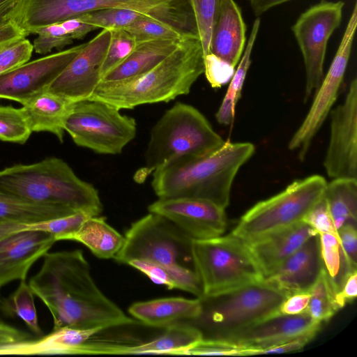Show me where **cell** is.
<instances>
[{"label":"cell","mask_w":357,"mask_h":357,"mask_svg":"<svg viewBox=\"0 0 357 357\" xmlns=\"http://www.w3.org/2000/svg\"><path fill=\"white\" fill-rule=\"evenodd\" d=\"M43 257L29 284L51 313L53 329L105 330L135 322L96 285L82 250L48 252Z\"/></svg>","instance_id":"6da1fadb"},{"label":"cell","mask_w":357,"mask_h":357,"mask_svg":"<svg viewBox=\"0 0 357 357\" xmlns=\"http://www.w3.org/2000/svg\"><path fill=\"white\" fill-rule=\"evenodd\" d=\"M204 73L201 40L198 35H190L150 70L124 80L100 82L89 99L105 102L119 109L167 102L188 94Z\"/></svg>","instance_id":"7a4b0ae2"},{"label":"cell","mask_w":357,"mask_h":357,"mask_svg":"<svg viewBox=\"0 0 357 357\" xmlns=\"http://www.w3.org/2000/svg\"><path fill=\"white\" fill-rule=\"evenodd\" d=\"M255 152L250 142H225L207 155L180 160L154 172L152 188L159 199H200L225 209L238 172Z\"/></svg>","instance_id":"3957f363"},{"label":"cell","mask_w":357,"mask_h":357,"mask_svg":"<svg viewBox=\"0 0 357 357\" xmlns=\"http://www.w3.org/2000/svg\"><path fill=\"white\" fill-rule=\"evenodd\" d=\"M0 192L33 203L86 211L93 216L102 211L98 190L57 158L0 170Z\"/></svg>","instance_id":"277c9868"},{"label":"cell","mask_w":357,"mask_h":357,"mask_svg":"<svg viewBox=\"0 0 357 357\" xmlns=\"http://www.w3.org/2000/svg\"><path fill=\"white\" fill-rule=\"evenodd\" d=\"M225 142L197 109L177 102L152 128L145 165L136 172L134 179L142 183L154 172L180 160L207 155Z\"/></svg>","instance_id":"5b68a950"},{"label":"cell","mask_w":357,"mask_h":357,"mask_svg":"<svg viewBox=\"0 0 357 357\" xmlns=\"http://www.w3.org/2000/svg\"><path fill=\"white\" fill-rule=\"evenodd\" d=\"M107 8L146 13L188 34H197L190 0H21L13 22L29 35L47 25Z\"/></svg>","instance_id":"8992f818"},{"label":"cell","mask_w":357,"mask_h":357,"mask_svg":"<svg viewBox=\"0 0 357 357\" xmlns=\"http://www.w3.org/2000/svg\"><path fill=\"white\" fill-rule=\"evenodd\" d=\"M287 292L265 281L248 284L218 295L199 298L202 313L188 321L205 339H224L280 313Z\"/></svg>","instance_id":"52a82bcc"},{"label":"cell","mask_w":357,"mask_h":357,"mask_svg":"<svg viewBox=\"0 0 357 357\" xmlns=\"http://www.w3.org/2000/svg\"><path fill=\"white\" fill-rule=\"evenodd\" d=\"M191 255L202 284V297L264 280L248 244L231 234L192 240Z\"/></svg>","instance_id":"ba28073f"},{"label":"cell","mask_w":357,"mask_h":357,"mask_svg":"<svg viewBox=\"0 0 357 357\" xmlns=\"http://www.w3.org/2000/svg\"><path fill=\"white\" fill-rule=\"evenodd\" d=\"M326 185V179L317 174L293 181L282 191L252 206L231 234L250 243L303 221L324 197Z\"/></svg>","instance_id":"9c48e42d"},{"label":"cell","mask_w":357,"mask_h":357,"mask_svg":"<svg viewBox=\"0 0 357 357\" xmlns=\"http://www.w3.org/2000/svg\"><path fill=\"white\" fill-rule=\"evenodd\" d=\"M64 130L79 146L116 155L135 137L137 123L110 104L87 99L74 102Z\"/></svg>","instance_id":"30bf717a"},{"label":"cell","mask_w":357,"mask_h":357,"mask_svg":"<svg viewBox=\"0 0 357 357\" xmlns=\"http://www.w3.org/2000/svg\"><path fill=\"white\" fill-rule=\"evenodd\" d=\"M124 238L121 249L114 258L119 263L128 264L137 259L195 269L191 255L192 239L160 215L149 212L131 225Z\"/></svg>","instance_id":"8fae6325"},{"label":"cell","mask_w":357,"mask_h":357,"mask_svg":"<svg viewBox=\"0 0 357 357\" xmlns=\"http://www.w3.org/2000/svg\"><path fill=\"white\" fill-rule=\"evenodd\" d=\"M344 6L342 1L321 0L301 13L291 26L304 61V102L309 100L323 79L328 41L341 24Z\"/></svg>","instance_id":"7c38bea8"},{"label":"cell","mask_w":357,"mask_h":357,"mask_svg":"<svg viewBox=\"0 0 357 357\" xmlns=\"http://www.w3.org/2000/svg\"><path fill=\"white\" fill-rule=\"evenodd\" d=\"M357 26V3L342 36L330 68L319 87L306 116L289 140L288 148L297 151L298 158L305 160L317 133L335 102L349 60Z\"/></svg>","instance_id":"4fadbf2b"},{"label":"cell","mask_w":357,"mask_h":357,"mask_svg":"<svg viewBox=\"0 0 357 357\" xmlns=\"http://www.w3.org/2000/svg\"><path fill=\"white\" fill-rule=\"evenodd\" d=\"M331 128L324 160L331 178L357 179V79L349 84L343 102L330 112Z\"/></svg>","instance_id":"5bb4252c"},{"label":"cell","mask_w":357,"mask_h":357,"mask_svg":"<svg viewBox=\"0 0 357 357\" xmlns=\"http://www.w3.org/2000/svg\"><path fill=\"white\" fill-rule=\"evenodd\" d=\"M85 43L43 56L0 75V98L24 105L47 91Z\"/></svg>","instance_id":"9a60e30c"},{"label":"cell","mask_w":357,"mask_h":357,"mask_svg":"<svg viewBox=\"0 0 357 357\" xmlns=\"http://www.w3.org/2000/svg\"><path fill=\"white\" fill-rule=\"evenodd\" d=\"M110 31L102 29L52 82L47 91L73 102L89 99L101 81V68L110 41Z\"/></svg>","instance_id":"2e32d148"},{"label":"cell","mask_w":357,"mask_h":357,"mask_svg":"<svg viewBox=\"0 0 357 357\" xmlns=\"http://www.w3.org/2000/svg\"><path fill=\"white\" fill-rule=\"evenodd\" d=\"M148 210L171 221L192 240L221 236L227 228L225 209L204 199H158Z\"/></svg>","instance_id":"e0dca14e"},{"label":"cell","mask_w":357,"mask_h":357,"mask_svg":"<svg viewBox=\"0 0 357 357\" xmlns=\"http://www.w3.org/2000/svg\"><path fill=\"white\" fill-rule=\"evenodd\" d=\"M321 325L305 312L292 315L278 313L221 340L241 344L250 350L249 355H255L259 350L301 337H315Z\"/></svg>","instance_id":"ac0fdd59"},{"label":"cell","mask_w":357,"mask_h":357,"mask_svg":"<svg viewBox=\"0 0 357 357\" xmlns=\"http://www.w3.org/2000/svg\"><path fill=\"white\" fill-rule=\"evenodd\" d=\"M43 231H22L0 240V288L15 280H26L33 264L56 242Z\"/></svg>","instance_id":"d6986e66"},{"label":"cell","mask_w":357,"mask_h":357,"mask_svg":"<svg viewBox=\"0 0 357 357\" xmlns=\"http://www.w3.org/2000/svg\"><path fill=\"white\" fill-rule=\"evenodd\" d=\"M319 234L310 237L264 281L292 294L310 291L322 269Z\"/></svg>","instance_id":"ffe728a7"},{"label":"cell","mask_w":357,"mask_h":357,"mask_svg":"<svg viewBox=\"0 0 357 357\" xmlns=\"http://www.w3.org/2000/svg\"><path fill=\"white\" fill-rule=\"evenodd\" d=\"M245 31L246 26L237 3L234 0H220L208 54L235 70L245 49Z\"/></svg>","instance_id":"44dd1931"},{"label":"cell","mask_w":357,"mask_h":357,"mask_svg":"<svg viewBox=\"0 0 357 357\" xmlns=\"http://www.w3.org/2000/svg\"><path fill=\"white\" fill-rule=\"evenodd\" d=\"M316 234L310 225L301 221L246 243L264 279Z\"/></svg>","instance_id":"7402d4cb"},{"label":"cell","mask_w":357,"mask_h":357,"mask_svg":"<svg viewBox=\"0 0 357 357\" xmlns=\"http://www.w3.org/2000/svg\"><path fill=\"white\" fill-rule=\"evenodd\" d=\"M103 330L68 327L53 329L36 340L27 339L0 346V356L78 354L82 344Z\"/></svg>","instance_id":"603a6c76"},{"label":"cell","mask_w":357,"mask_h":357,"mask_svg":"<svg viewBox=\"0 0 357 357\" xmlns=\"http://www.w3.org/2000/svg\"><path fill=\"white\" fill-rule=\"evenodd\" d=\"M202 310L199 298L169 297L135 303L128 312L146 326L166 327L176 322L194 320L199 317Z\"/></svg>","instance_id":"cb8c5ba5"},{"label":"cell","mask_w":357,"mask_h":357,"mask_svg":"<svg viewBox=\"0 0 357 357\" xmlns=\"http://www.w3.org/2000/svg\"><path fill=\"white\" fill-rule=\"evenodd\" d=\"M73 102L49 91L35 96L21 110L31 132H49L63 140L64 125Z\"/></svg>","instance_id":"d4e9b609"},{"label":"cell","mask_w":357,"mask_h":357,"mask_svg":"<svg viewBox=\"0 0 357 357\" xmlns=\"http://www.w3.org/2000/svg\"><path fill=\"white\" fill-rule=\"evenodd\" d=\"M181 40H155L137 43L130 56L105 75L100 82L124 80L146 73L167 58Z\"/></svg>","instance_id":"484cf974"},{"label":"cell","mask_w":357,"mask_h":357,"mask_svg":"<svg viewBox=\"0 0 357 357\" xmlns=\"http://www.w3.org/2000/svg\"><path fill=\"white\" fill-rule=\"evenodd\" d=\"M63 240L82 243L98 258L114 259L121 249L125 238L104 218L97 215L86 218L77 231L63 236Z\"/></svg>","instance_id":"4316f807"},{"label":"cell","mask_w":357,"mask_h":357,"mask_svg":"<svg viewBox=\"0 0 357 357\" xmlns=\"http://www.w3.org/2000/svg\"><path fill=\"white\" fill-rule=\"evenodd\" d=\"M202 338V332L196 326L178 321L167 326L164 333L156 338L131 345L128 354L185 355L189 348Z\"/></svg>","instance_id":"83f0119b"},{"label":"cell","mask_w":357,"mask_h":357,"mask_svg":"<svg viewBox=\"0 0 357 357\" xmlns=\"http://www.w3.org/2000/svg\"><path fill=\"white\" fill-rule=\"evenodd\" d=\"M76 212L68 207L33 203L0 192V223L37 222Z\"/></svg>","instance_id":"f1b7e54d"},{"label":"cell","mask_w":357,"mask_h":357,"mask_svg":"<svg viewBox=\"0 0 357 357\" xmlns=\"http://www.w3.org/2000/svg\"><path fill=\"white\" fill-rule=\"evenodd\" d=\"M130 266L146 275L153 282L169 289H177L202 296V288L195 269L181 265L160 266L143 260H132Z\"/></svg>","instance_id":"f546056e"},{"label":"cell","mask_w":357,"mask_h":357,"mask_svg":"<svg viewBox=\"0 0 357 357\" xmlns=\"http://www.w3.org/2000/svg\"><path fill=\"white\" fill-rule=\"evenodd\" d=\"M96 29L79 17L54 23L36 31L38 36L33 43V50L40 54L49 53L54 48L61 50L72 44L73 40H82Z\"/></svg>","instance_id":"4dcf8cb0"},{"label":"cell","mask_w":357,"mask_h":357,"mask_svg":"<svg viewBox=\"0 0 357 357\" xmlns=\"http://www.w3.org/2000/svg\"><path fill=\"white\" fill-rule=\"evenodd\" d=\"M324 197L337 230L347 222L356 224L357 179L333 178L327 183Z\"/></svg>","instance_id":"1f68e13d"},{"label":"cell","mask_w":357,"mask_h":357,"mask_svg":"<svg viewBox=\"0 0 357 357\" xmlns=\"http://www.w3.org/2000/svg\"><path fill=\"white\" fill-rule=\"evenodd\" d=\"M259 26L260 19L257 17L254 21L242 56L236 69L234 70V75L230 79L229 87L215 114L216 120L220 124L228 126L234 121L236 107L241 98L243 84L251 64L252 51L257 39Z\"/></svg>","instance_id":"d6a6232c"},{"label":"cell","mask_w":357,"mask_h":357,"mask_svg":"<svg viewBox=\"0 0 357 357\" xmlns=\"http://www.w3.org/2000/svg\"><path fill=\"white\" fill-rule=\"evenodd\" d=\"M93 216L86 211H77L73 214L32 222L0 223V240L13 234L22 231H43L55 236L56 241L77 231L83 222Z\"/></svg>","instance_id":"836d02e7"},{"label":"cell","mask_w":357,"mask_h":357,"mask_svg":"<svg viewBox=\"0 0 357 357\" xmlns=\"http://www.w3.org/2000/svg\"><path fill=\"white\" fill-rule=\"evenodd\" d=\"M310 294L305 312L321 324L328 321L342 308L337 298V291L324 268Z\"/></svg>","instance_id":"e575fe53"},{"label":"cell","mask_w":357,"mask_h":357,"mask_svg":"<svg viewBox=\"0 0 357 357\" xmlns=\"http://www.w3.org/2000/svg\"><path fill=\"white\" fill-rule=\"evenodd\" d=\"M321 257L324 268L339 292L347 275L352 271L342 250L338 235L319 234Z\"/></svg>","instance_id":"d590c367"},{"label":"cell","mask_w":357,"mask_h":357,"mask_svg":"<svg viewBox=\"0 0 357 357\" xmlns=\"http://www.w3.org/2000/svg\"><path fill=\"white\" fill-rule=\"evenodd\" d=\"M34 296L29 283L22 280L15 291L4 301L3 309L5 313L21 319L33 334L40 336L43 331L38 322Z\"/></svg>","instance_id":"8d00e7d4"},{"label":"cell","mask_w":357,"mask_h":357,"mask_svg":"<svg viewBox=\"0 0 357 357\" xmlns=\"http://www.w3.org/2000/svg\"><path fill=\"white\" fill-rule=\"evenodd\" d=\"M126 30L131 33L137 43L155 40H180L188 34L178 28L149 14H145L128 26Z\"/></svg>","instance_id":"74e56055"},{"label":"cell","mask_w":357,"mask_h":357,"mask_svg":"<svg viewBox=\"0 0 357 357\" xmlns=\"http://www.w3.org/2000/svg\"><path fill=\"white\" fill-rule=\"evenodd\" d=\"M145 14L148 13L126 8H107L85 13L77 17L98 29L113 30L126 29Z\"/></svg>","instance_id":"f35d334b"},{"label":"cell","mask_w":357,"mask_h":357,"mask_svg":"<svg viewBox=\"0 0 357 357\" xmlns=\"http://www.w3.org/2000/svg\"><path fill=\"white\" fill-rule=\"evenodd\" d=\"M31 130L21 110L11 106H0V139L24 144Z\"/></svg>","instance_id":"ab89813d"},{"label":"cell","mask_w":357,"mask_h":357,"mask_svg":"<svg viewBox=\"0 0 357 357\" xmlns=\"http://www.w3.org/2000/svg\"><path fill=\"white\" fill-rule=\"evenodd\" d=\"M111 36L101 68L102 77L123 62L136 47L134 36L124 29L109 30Z\"/></svg>","instance_id":"60d3db41"},{"label":"cell","mask_w":357,"mask_h":357,"mask_svg":"<svg viewBox=\"0 0 357 357\" xmlns=\"http://www.w3.org/2000/svg\"><path fill=\"white\" fill-rule=\"evenodd\" d=\"M190 1L204 57L209 53L212 27L218 11L220 0H190Z\"/></svg>","instance_id":"b9f144b4"},{"label":"cell","mask_w":357,"mask_h":357,"mask_svg":"<svg viewBox=\"0 0 357 357\" xmlns=\"http://www.w3.org/2000/svg\"><path fill=\"white\" fill-rule=\"evenodd\" d=\"M250 350L237 343L221 339L202 338L189 348L185 355L249 356Z\"/></svg>","instance_id":"7bdbcfd3"},{"label":"cell","mask_w":357,"mask_h":357,"mask_svg":"<svg viewBox=\"0 0 357 357\" xmlns=\"http://www.w3.org/2000/svg\"><path fill=\"white\" fill-rule=\"evenodd\" d=\"M33 51V44L26 38L1 49L0 75L28 62Z\"/></svg>","instance_id":"ee69618b"},{"label":"cell","mask_w":357,"mask_h":357,"mask_svg":"<svg viewBox=\"0 0 357 357\" xmlns=\"http://www.w3.org/2000/svg\"><path fill=\"white\" fill-rule=\"evenodd\" d=\"M303 221L310 225L318 234L330 233L337 235L324 195L307 213Z\"/></svg>","instance_id":"f6af8a7d"},{"label":"cell","mask_w":357,"mask_h":357,"mask_svg":"<svg viewBox=\"0 0 357 357\" xmlns=\"http://www.w3.org/2000/svg\"><path fill=\"white\" fill-rule=\"evenodd\" d=\"M340 244L348 264L352 268L357 266L356 224L345 223L337 229Z\"/></svg>","instance_id":"bcb514c9"},{"label":"cell","mask_w":357,"mask_h":357,"mask_svg":"<svg viewBox=\"0 0 357 357\" xmlns=\"http://www.w3.org/2000/svg\"><path fill=\"white\" fill-rule=\"evenodd\" d=\"M310 297V291L290 294L282 303L279 312L284 314H298L305 311Z\"/></svg>","instance_id":"7dc6e473"},{"label":"cell","mask_w":357,"mask_h":357,"mask_svg":"<svg viewBox=\"0 0 357 357\" xmlns=\"http://www.w3.org/2000/svg\"><path fill=\"white\" fill-rule=\"evenodd\" d=\"M357 296V271H351L345 278L342 285L337 294L340 307L342 308L347 303L353 301Z\"/></svg>","instance_id":"c3c4849f"},{"label":"cell","mask_w":357,"mask_h":357,"mask_svg":"<svg viewBox=\"0 0 357 357\" xmlns=\"http://www.w3.org/2000/svg\"><path fill=\"white\" fill-rule=\"evenodd\" d=\"M314 337V336L312 335H306L301 337L277 346L259 350L257 351L255 355L284 354L300 351Z\"/></svg>","instance_id":"681fc988"},{"label":"cell","mask_w":357,"mask_h":357,"mask_svg":"<svg viewBox=\"0 0 357 357\" xmlns=\"http://www.w3.org/2000/svg\"><path fill=\"white\" fill-rule=\"evenodd\" d=\"M29 34L15 22H10L0 27V50L25 39Z\"/></svg>","instance_id":"f907efd6"},{"label":"cell","mask_w":357,"mask_h":357,"mask_svg":"<svg viewBox=\"0 0 357 357\" xmlns=\"http://www.w3.org/2000/svg\"><path fill=\"white\" fill-rule=\"evenodd\" d=\"M31 337L29 333L0 321V346Z\"/></svg>","instance_id":"816d5d0a"},{"label":"cell","mask_w":357,"mask_h":357,"mask_svg":"<svg viewBox=\"0 0 357 357\" xmlns=\"http://www.w3.org/2000/svg\"><path fill=\"white\" fill-rule=\"evenodd\" d=\"M21 0H0V27L13 22Z\"/></svg>","instance_id":"f5cc1de1"},{"label":"cell","mask_w":357,"mask_h":357,"mask_svg":"<svg viewBox=\"0 0 357 357\" xmlns=\"http://www.w3.org/2000/svg\"><path fill=\"white\" fill-rule=\"evenodd\" d=\"M256 17L271 8L291 0H247Z\"/></svg>","instance_id":"db71d44e"}]
</instances>
